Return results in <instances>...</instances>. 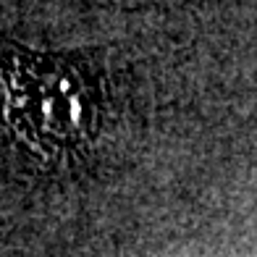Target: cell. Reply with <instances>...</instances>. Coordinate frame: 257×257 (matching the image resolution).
I'll use <instances>...</instances> for the list:
<instances>
[{
	"label": "cell",
	"instance_id": "cell-1",
	"mask_svg": "<svg viewBox=\"0 0 257 257\" xmlns=\"http://www.w3.org/2000/svg\"><path fill=\"white\" fill-rule=\"evenodd\" d=\"M0 128L40 155L71 153L97 132V97L63 55L0 48Z\"/></svg>",
	"mask_w": 257,
	"mask_h": 257
}]
</instances>
